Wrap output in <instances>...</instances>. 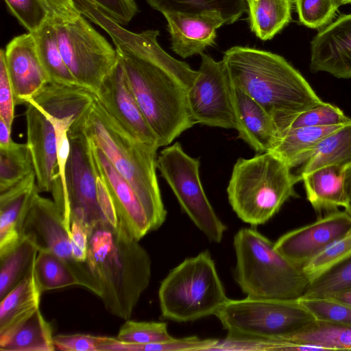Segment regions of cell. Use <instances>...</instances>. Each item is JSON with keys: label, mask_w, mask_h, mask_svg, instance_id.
Returning <instances> with one entry per match:
<instances>
[{"label": "cell", "mask_w": 351, "mask_h": 351, "mask_svg": "<svg viewBox=\"0 0 351 351\" xmlns=\"http://www.w3.org/2000/svg\"><path fill=\"white\" fill-rule=\"evenodd\" d=\"M12 14L28 31L33 33L49 19V12L41 0H4Z\"/></svg>", "instance_id": "42"}, {"label": "cell", "mask_w": 351, "mask_h": 351, "mask_svg": "<svg viewBox=\"0 0 351 351\" xmlns=\"http://www.w3.org/2000/svg\"><path fill=\"white\" fill-rule=\"evenodd\" d=\"M318 320L351 326V305L330 298H299Z\"/></svg>", "instance_id": "41"}, {"label": "cell", "mask_w": 351, "mask_h": 351, "mask_svg": "<svg viewBox=\"0 0 351 351\" xmlns=\"http://www.w3.org/2000/svg\"><path fill=\"white\" fill-rule=\"evenodd\" d=\"M277 131L295 128L345 124L351 121L337 106L324 101L306 110L274 117Z\"/></svg>", "instance_id": "35"}, {"label": "cell", "mask_w": 351, "mask_h": 351, "mask_svg": "<svg viewBox=\"0 0 351 351\" xmlns=\"http://www.w3.org/2000/svg\"><path fill=\"white\" fill-rule=\"evenodd\" d=\"M32 34L49 82L69 86L79 85L64 60L53 20L49 19Z\"/></svg>", "instance_id": "30"}, {"label": "cell", "mask_w": 351, "mask_h": 351, "mask_svg": "<svg viewBox=\"0 0 351 351\" xmlns=\"http://www.w3.org/2000/svg\"><path fill=\"white\" fill-rule=\"evenodd\" d=\"M345 167L329 165L301 176L306 199L317 212H332L346 204L343 189Z\"/></svg>", "instance_id": "26"}, {"label": "cell", "mask_w": 351, "mask_h": 351, "mask_svg": "<svg viewBox=\"0 0 351 351\" xmlns=\"http://www.w3.org/2000/svg\"><path fill=\"white\" fill-rule=\"evenodd\" d=\"M219 342L217 339H200L196 336L175 338L160 343L135 345V351L211 350Z\"/></svg>", "instance_id": "43"}, {"label": "cell", "mask_w": 351, "mask_h": 351, "mask_svg": "<svg viewBox=\"0 0 351 351\" xmlns=\"http://www.w3.org/2000/svg\"><path fill=\"white\" fill-rule=\"evenodd\" d=\"M15 98L5 60V50L0 51V119L12 129L14 119Z\"/></svg>", "instance_id": "44"}, {"label": "cell", "mask_w": 351, "mask_h": 351, "mask_svg": "<svg viewBox=\"0 0 351 351\" xmlns=\"http://www.w3.org/2000/svg\"><path fill=\"white\" fill-rule=\"evenodd\" d=\"M97 336L88 334L57 335L53 337L56 348L63 351H97Z\"/></svg>", "instance_id": "46"}, {"label": "cell", "mask_w": 351, "mask_h": 351, "mask_svg": "<svg viewBox=\"0 0 351 351\" xmlns=\"http://www.w3.org/2000/svg\"><path fill=\"white\" fill-rule=\"evenodd\" d=\"M163 15L179 13L204 14L218 13L225 24L236 22L247 11L245 0H146Z\"/></svg>", "instance_id": "29"}, {"label": "cell", "mask_w": 351, "mask_h": 351, "mask_svg": "<svg viewBox=\"0 0 351 351\" xmlns=\"http://www.w3.org/2000/svg\"><path fill=\"white\" fill-rule=\"evenodd\" d=\"M64 60L79 85L95 94L118 61L108 41L83 15L71 21H53Z\"/></svg>", "instance_id": "10"}, {"label": "cell", "mask_w": 351, "mask_h": 351, "mask_svg": "<svg viewBox=\"0 0 351 351\" xmlns=\"http://www.w3.org/2000/svg\"><path fill=\"white\" fill-rule=\"evenodd\" d=\"M351 164V121L330 132L318 143L297 174L301 176L319 168Z\"/></svg>", "instance_id": "28"}, {"label": "cell", "mask_w": 351, "mask_h": 351, "mask_svg": "<svg viewBox=\"0 0 351 351\" xmlns=\"http://www.w3.org/2000/svg\"><path fill=\"white\" fill-rule=\"evenodd\" d=\"M329 298L351 305V289L338 292Z\"/></svg>", "instance_id": "52"}, {"label": "cell", "mask_w": 351, "mask_h": 351, "mask_svg": "<svg viewBox=\"0 0 351 351\" xmlns=\"http://www.w3.org/2000/svg\"><path fill=\"white\" fill-rule=\"evenodd\" d=\"M52 328L40 308L21 324L5 341L1 351H53L56 349Z\"/></svg>", "instance_id": "31"}, {"label": "cell", "mask_w": 351, "mask_h": 351, "mask_svg": "<svg viewBox=\"0 0 351 351\" xmlns=\"http://www.w3.org/2000/svg\"><path fill=\"white\" fill-rule=\"evenodd\" d=\"M27 145L29 149L40 192L51 191L58 170L57 141L54 127L35 105H26Z\"/></svg>", "instance_id": "19"}, {"label": "cell", "mask_w": 351, "mask_h": 351, "mask_svg": "<svg viewBox=\"0 0 351 351\" xmlns=\"http://www.w3.org/2000/svg\"><path fill=\"white\" fill-rule=\"evenodd\" d=\"M350 289L351 258L311 282L305 294L301 298H329Z\"/></svg>", "instance_id": "38"}, {"label": "cell", "mask_w": 351, "mask_h": 351, "mask_svg": "<svg viewBox=\"0 0 351 351\" xmlns=\"http://www.w3.org/2000/svg\"><path fill=\"white\" fill-rule=\"evenodd\" d=\"M121 226L106 221L88 235L85 261L106 309L129 319L149 286L152 260L147 250Z\"/></svg>", "instance_id": "2"}, {"label": "cell", "mask_w": 351, "mask_h": 351, "mask_svg": "<svg viewBox=\"0 0 351 351\" xmlns=\"http://www.w3.org/2000/svg\"><path fill=\"white\" fill-rule=\"evenodd\" d=\"M38 191L36 174L33 172L21 182L0 192V256L22 239L23 223Z\"/></svg>", "instance_id": "23"}, {"label": "cell", "mask_w": 351, "mask_h": 351, "mask_svg": "<svg viewBox=\"0 0 351 351\" xmlns=\"http://www.w3.org/2000/svg\"><path fill=\"white\" fill-rule=\"evenodd\" d=\"M350 232L351 215L346 210H336L310 224L284 234L274 242V247L289 261L302 267Z\"/></svg>", "instance_id": "14"}, {"label": "cell", "mask_w": 351, "mask_h": 351, "mask_svg": "<svg viewBox=\"0 0 351 351\" xmlns=\"http://www.w3.org/2000/svg\"><path fill=\"white\" fill-rule=\"evenodd\" d=\"M86 131L140 199L154 231L167 218L157 175L158 147L147 145L125 130L97 99Z\"/></svg>", "instance_id": "4"}, {"label": "cell", "mask_w": 351, "mask_h": 351, "mask_svg": "<svg viewBox=\"0 0 351 351\" xmlns=\"http://www.w3.org/2000/svg\"><path fill=\"white\" fill-rule=\"evenodd\" d=\"M93 143V154L98 173L112 197L119 226L140 241L154 231L147 214L134 189L117 171L102 150Z\"/></svg>", "instance_id": "16"}, {"label": "cell", "mask_w": 351, "mask_h": 351, "mask_svg": "<svg viewBox=\"0 0 351 351\" xmlns=\"http://www.w3.org/2000/svg\"><path fill=\"white\" fill-rule=\"evenodd\" d=\"M96 100V94L84 86L49 82L28 103L48 117L71 120L70 128H80L86 127Z\"/></svg>", "instance_id": "20"}, {"label": "cell", "mask_w": 351, "mask_h": 351, "mask_svg": "<svg viewBox=\"0 0 351 351\" xmlns=\"http://www.w3.org/2000/svg\"><path fill=\"white\" fill-rule=\"evenodd\" d=\"M270 152L239 158L227 187L229 203L237 217L252 226L269 221L291 197H297L299 176Z\"/></svg>", "instance_id": "5"}, {"label": "cell", "mask_w": 351, "mask_h": 351, "mask_svg": "<svg viewBox=\"0 0 351 351\" xmlns=\"http://www.w3.org/2000/svg\"><path fill=\"white\" fill-rule=\"evenodd\" d=\"M351 258V232L337 240L302 266L312 282Z\"/></svg>", "instance_id": "37"}, {"label": "cell", "mask_w": 351, "mask_h": 351, "mask_svg": "<svg viewBox=\"0 0 351 351\" xmlns=\"http://www.w3.org/2000/svg\"><path fill=\"white\" fill-rule=\"evenodd\" d=\"M161 316L176 322L215 315L229 300L208 250L171 269L158 289Z\"/></svg>", "instance_id": "7"}, {"label": "cell", "mask_w": 351, "mask_h": 351, "mask_svg": "<svg viewBox=\"0 0 351 351\" xmlns=\"http://www.w3.org/2000/svg\"><path fill=\"white\" fill-rule=\"evenodd\" d=\"M234 278L247 297L299 299L310 284L302 267L289 261L274 242L256 229L243 228L234 237Z\"/></svg>", "instance_id": "6"}, {"label": "cell", "mask_w": 351, "mask_h": 351, "mask_svg": "<svg viewBox=\"0 0 351 351\" xmlns=\"http://www.w3.org/2000/svg\"><path fill=\"white\" fill-rule=\"evenodd\" d=\"M251 31L262 40L272 39L291 21L293 0H245Z\"/></svg>", "instance_id": "27"}, {"label": "cell", "mask_w": 351, "mask_h": 351, "mask_svg": "<svg viewBox=\"0 0 351 351\" xmlns=\"http://www.w3.org/2000/svg\"><path fill=\"white\" fill-rule=\"evenodd\" d=\"M157 168L193 223L210 242L220 243L227 227L217 215L204 191L199 159L188 155L181 144L176 142L160 152Z\"/></svg>", "instance_id": "9"}, {"label": "cell", "mask_w": 351, "mask_h": 351, "mask_svg": "<svg viewBox=\"0 0 351 351\" xmlns=\"http://www.w3.org/2000/svg\"><path fill=\"white\" fill-rule=\"evenodd\" d=\"M96 184L97 202L104 221L114 228L119 227V219L112 197L106 182L98 172Z\"/></svg>", "instance_id": "47"}, {"label": "cell", "mask_w": 351, "mask_h": 351, "mask_svg": "<svg viewBox=\"0 0 351 351\" xmlns=\"http://www.w3.org/2000/svg\"><path fill=\"white\" fill-rule=\"evenodd\" d=\"M341 125L287 128L276 132L270 152L291 169L302 165L321 140Z\"/></svg>", "instance_id": "25"}, {"label": "cell", "mask_w": 351, "mask_h": 351, "mask_svg": "<svg viewBox=\"0 0 351 351\" xmlns=\"http://www.w3.org/2000/svg\"><path fill=\"white\" fill-rule=\"evenodd\" d=\"M54 21H71L81 15L73 0H41Z\"/></svg>", "instance_id": "49"}, {"label": "cell", "mask_w": 351, "mask_h": 351, "mask_svg": "<svg viewBox=\"0 0 351 351\" xmlns=\"http://www.w3.org/2000/svg\"><path fill=\"white\" fill-rule=\"evenodd\" d=\"M5 60L16 105H27L47 83L32 33L14 37L6 46Z\"/></svg>", "instance_id": "17"}, {"label": "cell", "mask_w": 351, "mask_h": 351, "mask_svg": "<svg viewBox=\"0 0 351 351\" xmlns=\"http://www.w3.org/2000/svg\"><path fill=\"white\" fill-rule=\"evenodd\" d=\"M68 136L70 152L65 167L66 196L70 220L80 223L90 233L101 221H105L97 197V169L93 154V143L86 128H71Z\"/></svg>", "instance_id": "11"}, {"label": "cell", "mask_w": 351, "mask_h": 351, "mask_svg": "<svg viewBox=\"0 0 351 351\" xmlns=\"http://www.w3.org/2000/svg\"><path fill=\"white\" fill-rule=\"evenodd\" d=\"M96 95L105 110L130 134L147 145L159 148L158 138L139 108L119 58Z\"/></svg>", "instance_id": "15"}, {"label": "cell", "mask_w": 351, "mask_h": 351, "mask_svg": "<svg viewBox=\"0 0 351 351\" xmlns=\"http://www.w3.org/2000/svg\"><path fill=\"white\" fill-rule=\"evenodd\" d=\"M34 172L29 149L25 143L14 142L0 149V192L21 182Z\"/></svg>", "instance_id": "36"}, {"label": "cell", "mask_w": 351, "mask_h": 351, "mask_svg": "<svg viewBox=\"0 0 351 351\" xmlns=\"http://www.w3.org/2000/svg\"><path fill=\"white\" fill-rule=\"evenodd\" d=\"M310 69L351 78V14L341 15L313 38Z\"/></svg>", "instance_id": "18"}, {"label": "cell", "mask_w": 351, "mask_h": 351, "mask_svg": "<svg viewBox=\"0 0 351 351\" xmlns=\"http://www.w3.org/2000/svg\"><path fill=\"white\" fill-rule=\"evenodd\" d=\"M300 22L312 29L324 28L332 23L339 0H295Z\"/></svg>", "instance_id": "40"}, {"label": "cell", "mask_w": 351, "mask_h": 351, "mask_svg": "<svg viewBox=\"0 0 351 351\" xmlns=\"http://www.w3.org/2000/svg\"><path fill=\"white\" fill-rule=\"evenodd\" d=\"M232 93L238 137L258 154L269 152L277 132L273 117L258 102L232 84Z\"/></svg>", "instance_id": "22"}, {"label": "cell", "mask_w": 351, "mask_h": 351, "mask_svg": "<svg viewBox=\"0 0 351 351\" xmlns=\"http://www.w3.org/2000/svg\"><path fill=\"white\" fill-rule=\"evenodd\" d=\"M228 337L284 338L316 319L299 299H229L215 314Z\"/></svg>", "instance_id": "8"}, {"label": "cell", "mask_w": 351, "mask_h": 351, "mask_svg": "<svg viewBox=\"0 0 351 351\" xmlns=\"http://www.w3.org/2000/svg\"><path fill=\"white\" fill-rule=\"evenodd\" d=\"M34 273L42 293L71 286L85 287L81 275L70 263L49 252L38 251Z\"/></svg>", "instance_id": "32"}, {"label": "cell", "mask_w": 351, "mask_h": 351, "mask_svg": "<svg viewBox=\"0 0 351 351\" xmlns=\"http://www.w3.org/2000/svg\"><path fill=\"white\" fill-rule=\"evenodd\" d=\"M341 5L351 3V0H339Z\"/></svg>", "instance_id": "53"}, {"label": "cell", "mask_w": 351, "mask_h": 351, "mask_svg": "<svg viewBox=\"0 0 351 351\" xmlns=\"http://www.w3.org/2000/svg\"><path fill=\"white\" fill-rule=\"evenodd\" d=\"M164 16L171 36V49L183 58L201 54L206 47L214 45L217 29L225 24L218 13H172Z\"/></svg>", "instance_id": "21"}, {"label": "cell", "mask_w": 351, "mask_h": 351, "mask_svg": "<svg viewBox=\"0 0 351 351\" xmlns=\"http://www.w3.org/2000/svg\"><path fill=\"white\" fill-rule=\"evenodd\" d=\"M279 339L315 345L327 351L351 350V326L315 319L300 330Z\"/></svg>", "instance_id": "33"}, {"label": "cell", "mask_w": 351, "mask_h": 351, "mask_svg": "<svg viewBox=\"0 0 351 351\" xmlns=\"http://www.w3.org/2000/svg\"><path fill=\"white\" fill-rule=\"evenodd\" d=\"M11 131L12 129L0 119V149L8 148L14 142L11 138Z\"/></svg>", "instance_id": "51"}, {"label": "cell", "mask_w": 351, "mask_h": 351, "mask_svg": "<svg viewBox=\"0 0 351 351\" xmlns=\"http://www.w3.org/2000/svg\"><path fill=\"white\" fill-rule=\"evenodd\" d=\"M198 75L187 90L191 116L195 123L235 129L232 84L223 60L202 53Z\"/></svg>", "instance_id": "12"}, {"label": "cell", "mask_w": 351, "mask_h": 351, "mask_svg": "<svg viewBox=\"0 0 351 351\" xmlns=\"http://www.w3.org/2000/svg\"><path fill=\"white\" fill-rule=\"evenodd\" d=\"M222 60L230 83L258 102L273 118L323 101L302 75L278 54L235 46L224 53Z\"/></svg>", "instance_id": "3"}, {"label": "cell", "mask_w": 351, "mask_h": 351, "mask_svg": "<svg viewBox=\"0 0 351 351\" xmlns=\"http://www.w3.org/2000/svg\"><path fill=\"white\" fill-rule=\"evenodd\" d=\"M42 292L36 281L34 266L27 276L0 302V342L39 308Z\"/></svg>", "instance_id": "24"}, {"label": "cell", "mask_w": 351, "mask_h": 351, "mask_svg": "<svg viewBox=\"0 0 351 351\" xmlns=\"http://www.w3.org/2000/svg\"><path fill=\"white\" fill-rule=\"evenodd\" d=\"M121 25H127L138 12L134 0H90Z\"/></svg>", "instance_id": "45"}, {"label": "cell", "mask_w": 351, "mask_h": 351, "mask_svg": "<svg viewBox=\"0 0 351 351\" xmlns=\"http://www.w3.org/2000/svg\"><path fill=\"white\" fill-rule=\"evenodd\" d=\"M38 191L34 196L23 230V237L30 238L38 251L49 252L70 263L81 275L85 288L94 292L95 285L85 262L75 261L72 256L70 231L62 213L53 200Z\"/></svg>", "instance_id": "13"}, {"label": "cell", "mask_w": 351, "mask_h": 351, "mask_svg": "<svg viewBox=\"0 0 351 351\" xmlns=\"http://www.w3.org/2000/svg\"><path fill=\"white\" fill-rule=\"evenodd\" d=\"M71 252L73 259L80 263L86 260L88 234L86 230L78 222L72 221L70 228Z\"/></svg>", "instance_id": "48"}, {"label": "cell", "mask_w": 351, "mask_h": 351, "mask_svg": "<svg viewBox=\"0 0 351 351\" xmlns=\"http://www.w3.org/2000/svg\"><path fill=\"white\" fill-rule=\"evenodd\" d=\"M83 14L111 38L139 108L156 134L158 146H168L192 128L187 90L198 71L167 53L159 45V31L130 32L97 5L88 4Z\"/></svg>", "instance_id": "1"}, {"label": "cell", "mask_w": 351, "mask_h": 351, "mask_svg": "<svg viewBox=\"0 0 351 351\" xmlns=\"http://www.w3.org/2000/svg\"><path fill=\"white\" fill-rule=\"evenodd\" d=\"M343 189L346 204L345 210L351 215V164L347 165L343 171Z\"/></svg>", "instance_id": "50"}, {"label": "cell", "mask_w": 351, "mask_h": 351, "mask_svg": "<svg viewBox=\"0 0 351 351\" xmlns=\"http://www.w3.org/2000/svg\"><path fill=\"white\" fill-rule=\"evenodd\" d=\"M117 337L123 341L147 344L171 340L167 324L160 322H138L127 319L121 326Z\"/></svg>", "instance_id": "39"}, {"label": "cell", "mask_w": 351, "mask_h": 351, "mask_svg": "<svg viewBox=\"0 0 351 351\" xmlns=\"http://www.w3.org/2000/svg\"><path fill=\"white\" fill-rule=\"evenodd\" d=\"M38 249L27 237L0 256V298L15 287L32 270Z\"/></svg>", "instance_id": "34"}]
</instances>
